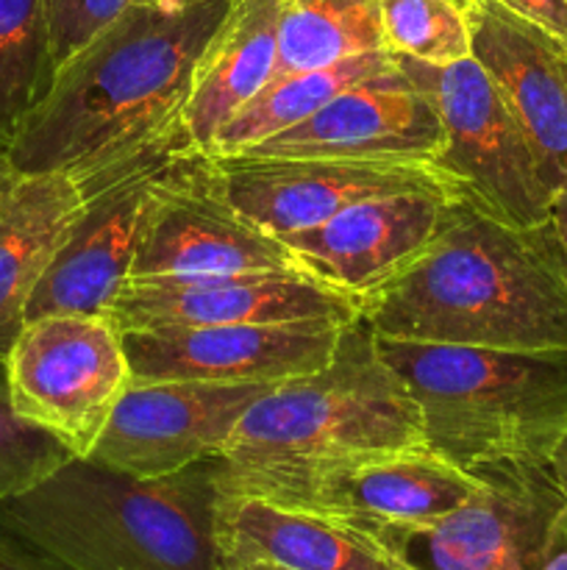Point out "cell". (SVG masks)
Returning <instances> with one entry per match:
<instances>
[{
	"label": "cell",
	"instance_id": "34",
	"mask_svg": "<svg viewBox=\"0 0 567 570\" xmlns=\"http://www.w3.org/2000/svg\"><path fill=\"white\" fill-rule=\"evenodd\" d=\"M459 3H461V6H465V9H467V6H470V3H472V0H459Z\"/></svg>",
	"mask_w": 567,
	"mask_h": 570
},
{
	"label": "cell",
	"instance_id": "14",
	"mask_svg": "<svg viewBox=\"0 0 567 570\" xmlns=\"http://www.w3.org/2000/svg\"><path fill=\"white\" fill-rule=\"evenodd\" d=\"M439 148L437 111L395 56L392 65L342 89L315 115L237 156L434 161Z\"/></svg>",
	"mask_w": 567,
	"mask_h": 570
},
{
	"label": "cell",
	"instance_id": "22",
	"mask_svg": "<svg viewBox=\"0 0 567 570\" xmlns=\"http://www.w3.org/2000/svg\"><path fill=\"white\" fill-rule=\"evenodd\" d=\"M395 61L389 50H372V53L350 56V59L334 61V65L311 67V70L289 72V76L272 78L265 83L253 100L242 106L211 142L209 156H237L253 145L265 142L272 134L292 128L295 122L306 120L317 109L337 98L342 89L365 81L372 72L384 70Z\"/></svg>",
	"mask_w": 567,
	"mask_h": 570
},
{
	"label": "cell",
	"instance_id": "20",
	"mask_svg": "<svg viewBox=\"0 0 567 570\" xmlns=\"http://www.w3.org/2000/svg\"><path fill=\"white\" fill-rule=\"evenodd\" d=\"M83 209L70 173H17L0 161V365L26 326L28 301Z\"/></svg>",
	"mask_w": 567,
	"mask_h": 570
},
{
	"label": "cell",
	"instance_id": "19",
	"mask_svg": "<svg viewBox=\"0 0 567 570\" xmlns=\"http://www.w3.org/2000/svg\"><path fill=\"white\" fill-rule=\"evenodd\" d=\"M222 570H420L372 532L253 495L220 493Z\"/></svg>",
	"mask_w": 567,
	"mask_h": 570
},
{
	"label": "cell",
	"instance_id": "16",
	"mask_svg": "<svg viewBox=\"0 0 567 570\" xmlns=\"http://www.w3.org/2000/svg\"><path fill=\"white\" fill-rule=\"evenodd\" d=\"M183 154L133 167L83 195L81 215L28 301L26 323L48 315L111 317V306L131 276L150 187Z\"/></svg>",
	"mask_w": 567,
	"mask_h": 570
},
{
	"label": "cell",
	"instance_id": "7",
	"mask_svg": "<svg viewBox=\"0 0 567 570\" xmlns=\"http://www.w3.org/2000/svg\"><path fill=\"white\" fill-rule=\"evenodd\" d=\"M3 365L14 410L76 456L92 454L131 384L122 332L109 315L28 321Z\"/></svg>",
	"mask_w": 567,
	"mask_h": 570
},
{
	"label": "cell",
	"instance_id": "24",
	"mask_svg": "<svg viewBox=\"0 0 567 570\" xmlns=\"http://www.w3.org/2000/svg\"><path fill=\"white\" fill-rule=\"evenodd\" d=\"M56 78L48 0H0V156Z\"/></svg>",
	"mask_w": 567,
	"mask_h": 570
},
{
	"label": "cell",
	"instance_id": "13",
	"mask_svg": "<svg viewBox=\"0 0 567 570\" xmlns=\"http://www.w3.org/2000/svg\"><path fill=\"white\" fill-rule=\"evenodd\" d=\"M345 323H248L122 332L131 382H287L334 360Z\"/></svg>",
	"mask_w": 567,
	"mask_h": 570
},
{
	"label": "cell",
	"instance_id": "15",
	"mask_svg": "<svg viewBox=\"0 0 567 570\" xmlns=\"http://www.w3.org/2000/svg\"><path fill=\"white\" fill-rule=\"evenodd\" d=\"M478 484L476 473L420 445L315 473L265 501L378 532L437 521L470 501Z\"/></svg>",
	"mask_w": 567,
	"mask_h": 570
},
{
	"label": "cell",
	"instance_id": "17",
	"mask_svg": "<svg viewBox=\"0 0 567 570\" xmlns=\"http://www.w3.org/2000/svg\"><path fill=\"white\" fill-rule=\"evenodd\" d=\"M470 56L515 111L550 195L567 189V45L500 6H467Z\"/></svg>",
	"mask_w": 567,
	"mask_h": 570
},
{
	"label": "cell",
	"instance_id": "33",
	"mask_svg": "<svg viewBox=\"0 0 567 570\" xmlns=\"http://www.w3.org/2000/svg\"><path fill=\"white\" fill-rule=\"evenodd\" d=\"M137 3L161 6V9H189V6H198L203 3V0H137Z\"/></svg>",
	"mask_w": 567,
	"mask_h": 570
},
{
	"label": "cell",
	"instance_id": "2",
	"mask_svg": "<svg viewBox=\"0 0 567 570\" xmlns=\"http://www.w3.org/2000/svg\"><path fill=\"white\" fill-rule=\"evenodd\" d=\"M376 337L500 351H567V248L554 217L511 226L450 198L406 271L361 295Z\"/></svg>",
	"mask_w": 567,
	"mask_h": 570
},
{
	"label": "cell",
	"instance_id": "10",
	"mask_svg": "<svg viewBox=\"0 0 567 570\" xmlns=\"http://www.w3.org/2000/svg\"><path fill=\"white\" fill-rule=\"evenodd\" d=\"M215 161L231 204L278 239L320 226L365 200L406 193L461 195L434 161L272 156H215Z\"/></svg>",
	"mask_w": 567,
	"mask_h": 570
},
{
	"label": "cell",
	"instance_id": "35",
	"mask_svg": "<svg viewBox=\"0 0 567 570\" xmlns=\"http://www.w3.org/2000/svg\"><path fill=\"white\" fill-rule=\"evenodd\" d=\"M245 570H276V568H245Z\"/></svg>",
	"mask_w": 567,
	"mask_h": 570
},
{
	"label": "cell",
	"instance_id": "8",
	"mask_svg": "<svg viewBox=\"0 0 567 570\" xmlns=\"http://www.w3.org/2000/svg\"><path fill=\"white\" fill-rule=\"evenodd\" d=\"M470 473L481 484L454 512L372 534L420 570H539L567 507L548 460H498Z\"/></svg>",
	"mask_w": 567,
	"mask_h": 570
},
{
	"label": "cell",
	"instance_id": "6",
	"mask_svg": "<svg viewBox=\"0 0 567 570\" xmlns=\"http://www.w3.org/2000/svg\"><path fill=\"white\" fill-rule=\"evenodd\" d=\"M398 65L431 100L442 126L434 165L448 173L461 198L511 226L550 220V195L537 156L515 111L472 56L450 65L398 56Z\"/></svg>",
	"mask_w": 567,
	"mask_h": 570
},
{
	"label": "cell",
	"instance_id": "4",
	"mask_svg": "<svg viewBox=\"0 0 567 570\" xmlns=\"http://www.w3.org/2000/svg\"><path fill=\"white\" fill-rule=\"evenodd\" d=\"M420 445V406L356 315L326 367L276 384L245 412L220 454V493L270 499L315 473Z\"/></svg>",
	"mask_w": 567,
	"mask_h": 570
},
{
	"label": "cell",
	"instance_id": "11",
	"mask_svg": "<svg viewBox=\"0 0 567 570\" xmlns=\"http://www.w3.org/2000/svg\"><path fill=\"white\" fill-rule=\"evenodd\" d=\"M359 298L300 267L211 273V276L128 278L111 306L120 332L248 323H350Z\"/></svg>",
	"mask_w": 567,
	"mask_h": 570
},
{
	"label": "cell",
	"instance_id": "28",
	"mask_svg": "<svg viewBox=\"0 0 567 570\" xmlns=\"http://www.w3.org/2000/svg\"><path fill=\"white\" fill-rule=\"evenodd\" d=\"M498 3L567 45V0H498Z\"/></svg>",
	"mask_w": 567,
	"mask_h": 570
},
{
	"label": "cell",
	"instance_id": "1",
	"mask_svg": "<svg viewBox=\"0 0 567 570\" xmlns=\"http://www.w3.org/2000/svg\"><path fill=\"white\" fill-rule=\"evenodd\" d=\"M231 0L189 9L131 0L56 70L42 104L0 156L17 173H70L81 193L170 148H198L183 126L192 72Z\"/></svg>",
	"mask_w": 567,
	"mask_h": 570
},
{
	"label": "cell",
	"instance_id": "5",
	"mask_svg": "<svg viewBox=\"0 0 567 570\" xmlns=\"http://www.w3.org/2000/svg\"><path fill=\"white\" fill-rule=\"evenodd\" d=\"M376 340L420 406L426 445L461 471L548 460L567 429V351Z\"/></svg>",
	"mask_w": 567,
	"mask_h": 570
},
{
	"label": "cell",
	"instance_id": "29",
	"mask_svg": "<svg viewBox=\"0 0 567 570\" xmlns=\"http://www.w3.org/2000/svg\"><path fill=\"white\" fill-rule=\"evenodd\" d=\"M0 570H64L0 529Z\"/></svg>",
	"mask_w": 567,
	"mask_h": 570
},
{
	"label": "cell",
	"instance_id": "25",
	"mask_svg": "<svg viewBox=\"0 0 567 570\" xmlns=\"http://www.w3.org/2000/svg\"><path fill=\"white\" fill-rule=\"evenodd\" d=\"M378 11L389 53L426 65L470 56V28L459 0H378Z\"/></svg>",
	"mask_w": 567,
	"mask_h": 570
},
{
	"label": "cell",
	"instance_id": "12",
	"mask_svg": "<svg viewBox=\"0 0 567 570\" xmlns=\"http://www.w3.org/2000/svg\"><path fill=\"white\" fill-rule=\"evenodd\" d=\"M281 382H131L89 460L150 479L220 456L245 412Z\"/></svg>",
	"mask_w": 567,
	"mask_h": 570
},
{
	"label": "cell",
	"instance_id": "32",
	"mask_svg": "<svg viewBox=\"0 0 567 570\" xmlns=\"http://www.w3.org/2000/svg\"><path fill=\"white\" fill-rule=\"evenodd\" d=\"M550 217H554L556 228H559V234H561V243H565V248H567V189H561V193L554 198Z\"/></svg>",
	"mask_w": 567,
	"mask_h": 570
},
{
	"label": "cell",
	"instance_id": "3",
	"mask_svg": "<svg viewBox=\"0 0 567 570\" xmlns=\"http://www.w3.org/2000/svg\"><path fill=\"white\" fill-rule=\"evenodd\" d=\"M220 456L139 479L72 456L0 499V529L64 570H222Z\"/></svg>",
	"mask_w": 567,
	"mask_h": 570
},
{
	"label": "cell",
	"instance_id": "27",
	"mask_svg": "<svg viewBox=\"0 0 567 570\" xmlns=\"http://www.w3.org/2000/svg\"><path fill=\"white\" fill-rule=\"evenodd\" d=\"M131 0H48L50 53L59 70L94 33L122 14Z\"/></svg>",
	"mask_w": 567,
	"mask_h": 570
},
{
	"label": "cell",
	"instance_id": "21",
	"mask_svg": "<svg viewBox=\"0 0 567 570\" xmlns=\"http://www.w3.org/2000/svg\"><path fill=\"white\" fill-rule=\"evenodd\" d=\"M281 0H231L192 72L183 126L209 154L220 128L270 83L278 65Z\"/></svg>",
	"mask_w": 567,
	"mask_h": 570
},
{
	"label": "cell",
	"instance_id": "26",
	"mask_svg": "<svg viewBox=\"0 0 567 570\" xmlns=\"http://www.w3.org/2000/svg\"><path fill=\"white\" fill-rule=\"evenodd\" d=\"M72 456L61 440L14 410L6 365H0V499L33 488Z\"/></svg>",
	"mask_w": 567,
	"mask_h": 570
},
{
	"label": "cell",
	"instance_id": "9",
	"mask_svg": "<svg viewBox=\"0 0 567 570\" xmlns=\"http://www.w3.org/2000/svg\"><path fill=\"white\" fill-rule=\"evenodd\" d=\"M292 267L287 245L231 204L215 156L189 150L150 187L128 278Z\"/></svg>",
	"mask_w": 567,
	"mask_h": 570
},
{
	"label": "cell",
	"instance_id": "31",
	"mask_svg": "<svg viewBox=\"0 0 567 570\" xmlns=\"http://www.w3.org/2000/svg\"><path fill=\"white\" fill-rule=\"evenodd\" d=\"M548 465H550V471H554L556 482H559L561 493H565V499H567V429L559 434V440L554 443V449H550Z\"/></svg>",
	"mask_w": 567,
	"mask_h": 570
},
{
	"label": "cell",
	"instance_id": "18",
	"mask_svg": "<svg viewBox=\"0 0 567 570\" xmlns=\"http://www.w3.org/2000/svg\"><path fill=\"white\" fill-rule=\"evenodd\" d=\"M448 204L450 195L431 193L365 200L320 226L287 234L281 243L295 267L361 301L431 245Z\"/></svg>",
	"mask_w": 567,
	"mask_h": 570
},
{
	"label": "cell",
	"instance_id": "30",
	"mask_svg": "<svg viewBox=\"0 0 567 570\" xmlns=\"http://www.w3.org/2000/svg\"><path fill=\"white\" fill-rule=\"evenodd\" d=\"M539 570H567V507L554 521Z\"/></svg>",
	"mask_w": 567,
	"mask_h": 570
},
{
	"label": "cell",
	"instance_id": "23",
	"mask_svg": "<svg viewBox=\"0 0 567 570\" xmlns=\"http://www.w3.org/2000/svg\"><path fill=\"white\" fill-rule=\"evenodd\" d=\"M372 50H387L378 0H281L272 78Z\"/></svg>",
	"mask_w": 567,
	"mask_h": 570
}]
</instances>
